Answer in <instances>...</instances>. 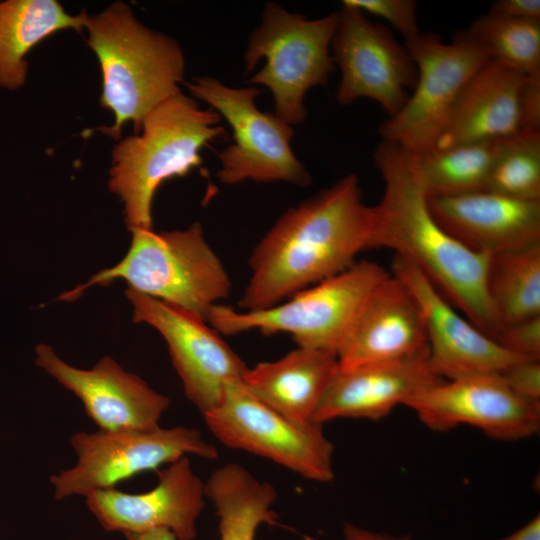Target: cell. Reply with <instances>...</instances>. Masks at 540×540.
Masks as SVG:
<instances>
[{"label": "cell", "mask_w": 540, "mask_h": 540, "mask_svg": "<svg viewBox=\"0 0 540 540\" xmlns=\"http://www.w3.org/2000/svg\"><path fill=\"white\" fill-rule=\"evenodd\" d=\"M219 442L279 464L321 483L334 478V446L314 421L297 422L252 396L241 380L229 383L220 402L203 415Z\"/></svg>", "instance_id": "cell-11"}, {"label": "cell", "mask_w": 540, "mask_h": 540, "mask_svg": "<svg viewBox=\"0 0 540 540\" xmlns=\"http://www.w3.org/2000/svg\"><path fill=\"white\" fill-rule=\"evenodd\" d=\"M186 86L232 128L233 143L219 154L221 168L217 176L222 183L233 185L252 180L284 181L300 187L311 184L308 170L290 146L292 126L257 108L259 89L228 87L208 76L196 77Z\"/></svg>", "instance_id": "cell-10"}, {"label": "cell", "mask_w": 540, "mask_h": 540, "mask_svg": "<svg viewBox=\"0 0 540 540\" xmlns=\"http://www.w3.org/2000/svg\"><path fill=\"white\" fill-rule=\"evenodd\" d=\"M331 42V56L340 68L336 100L350 105L359 98L377 102L389 117L400 111L416 84L417 67L383 24L342 6Z\"/></svg>", "instance_id": "cell-12"}, {"label": "cell", "mask_w": 540, "mask_h": 540, "mask_svg": "<svg viewBox=\"0 0 540 540\" xmlns=\"http://www.w3.org/2000/svg\"><path fill=\"white\" fill-rule=\"evenodd\" d=\"M428 348L424 318L409 288L389 274L371 293L343 347L338 369L399 361Z\"/></svg>", "instance_id": "cell-19"}, {"label": "cell", "mask_w": 540, "mask_h": 540, "mask_svg": "<svg viewBox=\"0 0 540 540\" xmlns=\"http://www.w3.org/2000/svg\"><path fill=\"white\" fill-rule=\"evenodd\" d=\"M374 161L384 192L373 206L371 248H389L416 266L472 325L497 342L502 326L486 291L489 256L467 249L435 220L413 154L382 141Z\"/></svg>", "instance_id": "cell-2"}, {"label": "cell", "mask_w": 540, "mask_h": 540, "mask_svg": "<svg viewBox=\"0 0 540 540\" xmlns=\"http://www.w3.org/2000/svg\"><path fill=\"white\" fill-rule=\"evenodd\" d=\"M525 77L489 59L465 86L434 149L499 140L520 132Z\"/></svg>", "instance_id": "cell-21"}, {"label": "cell", "mask_w": 540, "mask_h": 540, "mask_svg": "<svg viewBox=\"0 0 540 540\" xmlns=\"http://www.w3.org/2000/svg\"><path fill=\"white\" fill-rule=\"evenodd\" d=\"M540 359L519 360L498 373L501 380L524 398L540 401Z\"/></svg>", "instance_id": "cell-31"}, {"label": "cell", "mask_w": 540, "mask_h": 540, "mask_svg": "<svg viewBox=\"0 0 540 540\" xmlns=\"http://www.w3.org/2000/svg\"><path fill=\"white\" fill-rule=\"evenodd\" d=\"M69 442L77 461L51 475L56 500L116 488L125 480L157 471L183 456L218 457L217 449L199 430L185 426H160L149 431H78Z\"/></svg>", "instance_id": "cell-9"}, {"label": "cell", "mask_w": 540, "mask_h": 540, "mask_svg": "<svg viewBox=\"0 0 540 540\" xmlns=\"http://www.w3.org/2000/svg\"><path fill=\"white\" fill-rule=\"evenodd\" d=\"M85 28L88 45L101 67L100 102L115 118L112 126L100 130L119 140L122 126L132 122L138 134L148 113L181 92L178 84L185 69L182 49L173 38L141 24L120 2L88 16Z\"/></svg>", "instance_id": "cell-3"}, {"label": "cell", "mask_w": 540, "mask_h": 540, "mask_svg": "<svg viewBox=\"0 0 540 540\" xmlns=\"http://www.w3.org/2000/svg\"><path fill=\"white\" fill-rule=\"evenodd\" d=\"M343 540H414L408 535H395L386 532L374 531L353 523H346L343 527Z\"/></svg>", "instance_id": "cell-34"}, {"label": "cell", "mask_w": 540, "mask_h": 540, "mask_svg": "<svg viewBox=\"0 0 540 540\" xmlns=\"http://www.w3.org/2000/svg\"><path fill=\"white\" fill-rule=\"evenodd\" d=\"M486 291L502 329L540 316V243L489 256Z\"/></svg>", "instance_id": "cell-25"}, {"label": "cell", "mask_w": 540, "mask_h": 540, "mask_svg": "<svg viewBox=\"0 0 540 540\" xmlns=\"http://www.w3.org/2000/svg\"><path fill=\"white\" fill-rule=\"evenodd\" d=\"M439 225L467 249L494 255L540 243V200L490 191L428 197Z\"/></svg>", "instance_id": "cell-18"}, {"label": "cell", "mask_w": 540, "mask_h": 540, "mask_svg": "<svg viewBox=\"0 0 540 540\" xmlns=\"http://www.w3.org/2000/svg\"><path fill=\"white\" fill-rule=\"evenodd\" d=\"M205 497L218 517L219 540H255L258 528L277 524V491L237 463L215 469L204 482Z\"/></svg>", "instance_id": "cell-24"}, {"label": "cell", "mask_w": 540, "mask_h": 540, "mask_svg": "<svg viewBox=\"0 0 540 540\" xmlns=\"http://www.w3.org/2000/svg\"><path fill=\"white\" fill-rule=\"evenodd\" d=\"M338 13L309 20L269 2L261 24L250 34L244 62L252 71L261 58L264 67L248 83L266 86L274 97L275 115L290 126L306 118L305 94L326 85L335 69L331 42Z\"/></svg>", "instance_id": "cell-7"}, {"label": "cell", "mask_w": 540, "mask_h": 540, "mask_svg": "<svg viewBox=\"0 0 540 540\" xmlns=\"http://www.w3.org/2000/svg\"><path fill=\"white\" fill-rule=\"evenodd\" d=\"M157 484L149 491L128 493L116 488L85 497L101 527L123 535L167 529L177 540H194L197 519L205 507L204 482L183 456L156 471Z\"/></svg>", "instance_id": "cell-16"}, {"label": "cell", "mask_w": 540, "mask_h": 540, "mask_svg": "<svg viewBox=\"0 0 540 540\" xmlns=\"http://www.w3.org/2000/svg\"><path fill=\"white\" fill-rule=\"evenodd\" d=\"M492 15L525 20H540L539 0H498L487 12Z\"/></svg>", "instance_id": "cell-33"}, {"label": "cell", "mask_w": 540, "mask_h": 540, "mask_svg": "<svg viewBox=\"0 0 540 540\" xmlns=\"http://www.w3.org/2000/svg\"><path fill=\"white\" fill-rule=\"evenodd\" d=\"M404 45L417 67L416 84L404 106L378 132L382 141L420 155L434 149L465 86L489 58L462 31L451 43L420 31Z\"/></svg>", "instance_id": "cell-8"}, {"label": "cell", "mask_w": 540, "mask_h": 540, "mask_svg": "<svg viewBox=\"0 0 540 540\" xmlns=\"http://www.w3.org/2000/svg\"><path fill=\"white\" fill-rule=\"evenodd\" d=\"M462 33L490 60L524 75L540 72V20L482 14Z\"/></svg>", "instance_id": "cell-27"}, {"label": "cell", "mask_w": 540, "mask_h": 540, "mask_svg": "<svg viewBox=\"0 0 540 540\" xmlns=\"http://www.w3.org/2000/svg\"><path fill=\"white\" fill-rule=\"evenodd\" d=\"M405 406L437 432L467 424L496 440L519 441L540 429V401L517 394L498 374L443 380L414 395Z\"/></svg>", "instance_id": "cell-14"}, {"label": "cell", "mask_w": 540, "mask_h": 540, "mask_svg": "<svg viewBox=\"0 0 540 540\" xmlns=\"http://www.w3.org/2000/svg\"><path fill=\"white\" fill-rule=\"evenodd\" d=\"M486 191L540 200V133L520 131L499 140Z\"/></svg>", "instance_id": "cell-28"}, {"label": "cell", "mask_w": 540, "mask_h": 540, "mask_svg": "<svg viewBox=\"0 0 540 540\" xmlns=\"http://www.w3.org/2000/svg\"><path fill=\"white\" fill-rule=\"evenodd\" d=\"M125 293L133 321L162 335L187 399L205 415L220 402L229 383L241 380L248 366L205 320L130 288Z\"/></svg>", "instance_id": "cell-13"}, {"label": "cell", "mask_w": 540, "mask_h": 540, "mask_svg": "<svg viewBox=\"0 0 540 540\" xmlns=\"http://www.w3.org/2000/svg\"><path fill=\"white\" fill-rule=\"evenodd\" d=\"M428 348L413 357L339 370L330 382L313 421L323 425L339 418L379 420L405 405L423 389L444 379L429 363Z\"/></svg>", "instance_id": "cell-20"}, {"label": "cell", "mask_w": 540, "mask_h": 540, "mask_svg": "<svg viewBox=\"0 0 540 540\" xmlns=\"http://www.w3.org/2000/svg\"><path fill=\"white\" fill-rule=\"evenodd\" d=\"M497 342L516 355L540 359V316L505 326Z\"/></svg>", "instance_id": "cell-30"}, {"label": "cell", "mask_w": 540, "mask_h": 540, "mask_svg": "<svg viewBox=\"0 0 540 540\" xmlns=\"http://www.w3.org/2000/svg\"><path fill=\"white\" fill-rule=\"evenodd\" d=\"M130 231L129 250L118 264L98 272L60 299L72 301L91 286L123 279L128 288L206 321L210 310L229 296L230 277L207 242L200 223L185 230L160 233L152 229Z\"/></svg>", "instance_id": "cell-5"}, {"label": "cell", "mask_w": 540, "mask_h": 540, "mask_svg": "<svg viewBox=\"0 0 540 540\" xmlns=\"http://www.w3.org/2000/svg\"><path fill=\"white\" fill-rule=\"evenodd\" d=\"M127 540H177L175 535L163 528L150 530L143 533H130L124 535Z\"/></svg>", "instance_id": "cell-36"}, {"label": "cell", "mask_w": 540, "mask_h": 540, "mask_svg": "<svg viewBox=\"0 0 540 540\" xmlns=\"http://www.w3.org/2000/svg\"><path fill=\"white\" fill-rule=\"evenodd\" d=\"M220 122L215 110L201 109L179 92L146 115L140 135L114 147L108 185L124 204L129 230L152 229L156 190L201 165L202 147L225 133Z\"/></svg>", "instance_id": "cell-4"}, {"label": "cell", "mask_w": 540, "mask_h": 540, "mask_svg": "<svg viewBox=\"0 0 540 540\" xmlns=\"http://www.w3.org/2000/svg\"><path fill=\"white\" fill-rule=\"evenodd\" d=\"M499 140L432 149L414 155L427 197L486 191Z\"/></svg>", "instance_id": "cell-26"}, {"label": "cell", "mask_w": 540, "mask_h": 540, "mask_svg": "<svg viewBox=\"0 0 540 540\" xmlns=\"http://www.w3.org/2000/svg\"><path fill=\"white\" fill-rule=\"evenodd\" d=\"M337 371L336 355L297 346L275 361L248 367L241 382L252 396L280 414L310 422Z\"/></svg>", "instance_id": "cell-22"}, {"label": "cell", "mask_w": 540, "mask_h": 540, "mask_svg": "<svg viewBox=\"0 0 540 540\" xmlns=\"http://www.w3.org/2000/svg\"><path fill=\"white\" fill-rule=\"evenodd\" d=\"M373 225L374 208L364 203L354 174L289 208L251 254L239 310L272 307L344 271L371 248Z\"/></svg>", "instance_id": "cell-1"}, {"label": "cell", "mask_w": 540, "mask_h": 540, "mask_svg": "<svg viewBox=\"0 0 540 540\" xmlns=\"http://www.w3.org/2000/svg\"><path fill=\"white\" fill-rule=\"evenodd\" d=\"M342 6L388 21L405 40L420 32L417 3L414 0H344Z\"/></svg>", "instance_id": "cell-29"}, {"label": "cell", "mask_w": 540, "mask_h": 540, "mask_svg": "<svg viewBox=\"0 0 540 540\" xmlns=\"http://www.w3.org/2000/svg\"><path fill=\"white\" fill-rule=\"evenodd\" d=\"M35 354L36 365L81 401L99 430H153L160 427L169 409L167 396L110 356L99 359L91 369H80L62 360L48 344H38Z\"/></svg>", "instance_id": "cell-15"}, {"label": "cell", "mask_w": 540, "mask_h": 540, "mask_svg": "<svg viewBox=\"0 0 540 540\" xmlns=\"http://www.w3.org/2000/svg\"><path fill=\"white\" fill-rule=\"evenodd\" d=\"M389 274L376 262L355 261L344 271L272 307L242 311L217 304L206 321L222 335L254 329L264 335L288 333L298 347L337 356L369 296Z\"/></svg>", "instance_id": "cell-6"}, {"label": "cell", "mask_w": 540, "mask_h": 540, "mask_svg": "<svg viewBox=\"0 0 540 540\" xmlns=\"http://www.w3.org/2000/svg\"><path fill=\"white\" fill-rule=\"evenodd\" d=\"M501 540H540V516L536 515L521 528Z\"/></svg>", "instance_id": "cell-35"}, {"label": "cell", "mask_w": 540, "mask_h": 540, "mask_svg": "<svg viewBox=\"0 0 540 540\" xmlns=\"http://www.w3.org/2000/svg\"><path fill=\"white\" fill-rule=\"evenodd\" d=\"M520 131L540 133V72L525 77L520 96Z\"/></svg>", "instance_id": "cell-32"}, {"label": "cell", "mask_w": 540, "mask_h": 540, "mask_svg": "<svg viewBox=\"0 0 540 540\" xmlns=\"http://www.w3.org/2000/svg\"><path fill=\"white\" fill-rule=\"evenodd\" d=\"M392 274L409 288L420 306L429 363L440 378L453 380L498 374L509 365L527 359L506 350L461 317L428 278L407 260L395 255Z\"/></svg>", "instance_id": "cell-17"}, {"label": "cell", "mask_w": 540, "mask_h": 540, "mask_svg": "<svg viewBox=\"0 0 540 540\" xmlns=\"http://www.w3.org/2000/svg\"><path fill=\"white\" fill-rule=\"evenodd\" d=\"M87 19L86 12L70 15L55 0L0 2V87H22L28 72V52L59 30L80 32Z\"/></svg>", "instance_id": "cell-23"}, {"label": "cell", "mask_w": 540, "mask_h": 540, "mask_svg": "<svg viewBox=\"0 0 540 540\" xmlns=\"http://www.w3.org/2000/svg\"><path fill=\"white\" fill-rule=\"evenodd\" d=\"M76 540V539H75Z\"/></svg>", "instance_id": "cell-37"}]
</instances>
